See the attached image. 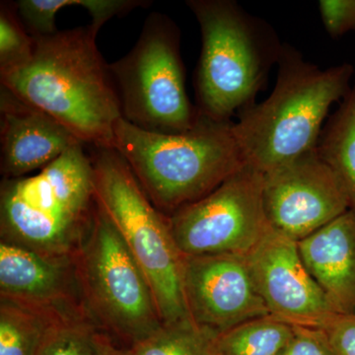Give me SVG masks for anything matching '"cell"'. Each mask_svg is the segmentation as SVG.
Here are the masks:
<instances>
[{"label": "cell", "mask_w": 355, "mask_h": 355, "mask_svg": "<svg viewBox=\"0 0 355 355\" xmlns=\"http://www.w3.org/2000/svg\"><path fill=\"white\" fill-rule=\"evenodd\" d=\"M90 24L33 37L31 57L0 71V86L8 89L83 142L114 149V128L121 116L120 97L109 64Z\"/></svg>", "instance_id": "obj_1"}, {"label": "cell", "mask_w": 355, "mask_h": 355, "mask_svg": "<svg viewBox=\"0 0 355 355\" xmlns=\"http://www.w3.org/2000/svg\"><path fill=\"white\" fill-rule=\"evenodd\" d=\"M277 67L272 92L233 123L245 162L263 175L317 147L331 107L349 94L354 73L349 64H311L288 44Z\"/></svg>", "instance_id": "obj_2"}, {"label": "cell", "mask_w": 355, "mask_h": 355, "mask_svg": "<svg viewBox=\"0 0 355 355\" xmlns=\"http://www.w3.org/2000/svg\"><path fill=\"white\" fill-rule=\"evenodd\" d=\"M113 147L166 216L209 195L246 165L233 121L200 114L193 128L181 133L147 132L121 118L114 125Z\"/></svg>", "instance_id": "obj_3"}, {"label": "cell", "mask_w": 355, "mask_h": 355, "mask_svg": "<svg viewBox=\"0 0 355 355\" xmlns=\"http://www.w3.org/2000/svg\"><path fill=\"white\" fill-rule=\"evenodd\" d=\"M83 146L74 144L36 175L2 180L1 241L49 256H76L97 210L94 168Z\"/></svg>", "instance_id": "obj_4"}, {"label": "cell", "mask_w": 355, "mask_h": 355, "mask_svg": "<svg viewBox=\"0 0 355 355\" xmlns=\"http://www.w3.org/2000/svg\"><path fill=\"white\" fill-rule=\"evenodd\" d=\"M202 34L198 113L219 121L254 104L284 44L272 26L233 0H189Z\"/></svg>", "instance_id": "obj_5"}, {"label": "cell", "mask_w": 355, "mask_h": 355, "mask_svg": "<svg viewBox=\"0 0 355 355\" xmlns=\"http://www.w3.org/2000/svg\"><path fill=\"white\" fill-rule=\"evenodd\" d=\"M94 148L90 156L97 202L146 275L163 324L193 322L184 295V256L169 218L154 207L118 151Z\"/></svg>", "instance_id": "obj_6"}, {"label": "cell", "mask_w": 355, "mask_h": 355, "mask_svg": "<svg viewBox=\"0 0 355 355\" xmlns=\"http://www.w3.org/2000/svg\"><path fill=\"white\" fill-rule=\"evenodd\" d=\"M76 263L84 306L98 330L130 347L163 326L146 275L98 202Z\"/></svg>", "instance_id": "obj_7"}, {"label": "cell", "mask_w": 355, "mask_h": 355, "mask_svg": "<svg viewBox=\"0 0 355 355\" xmlns=\"http://www.w3.org/2000/svg\"><path fill=\"white\" fill-rule=\"evenodd\" d=\"M109 67L121 116L135 127L181 133L197 123L198 110L187 93L179 28L168 16L150 14L132 51Z\"/></svg>", "instance_id": "obj_8"}, {"label": "cell", "mask_w": 355, "mask_h": 355, "mask_svg": "<svg viewBox=\"0 0 355 355\" xmlns=\"http://www.w3.org/2000/svg\"><path fill=\"white\" fill-rule=\"evenodd\" d=\"M263 193V173L246 164L209 195L168 216L180 252L247 256L272 227Z\"/></svg>", "instance_id": "obj_9"}, {"label": "cell", "mask_w": 355, "mask_h": 355, "mask_svg": "<svg viewBox=\"0 0 355 355\" xmlns=\"http://www.w3.org/2000/svg\"><path fill=\"white\" fill-rule=\"evenodd\" d=\"M263 197L270 226L297 242L350 209L317 147L263 175Z\"/></svg>", "instance_id": "obj_10"}, {"label": "cell", "mask_w": 355, "mask_h": 355, "mask_svg": "<svg viewBox=\"0 0 355 355\" xmlns=\"http://www.w3.org/2000/svg\"><path fill=\"white\" fill-rule=\"evenodd\" d=\"M246 261L270 315L294 327L323 328L336 314L308 272L297 241L270 227Z\"/></svg>", "instance_id": "obj_11"}, {"label": "cell", "mask_w": 355, "mask_h": 355, "mask_svg": "<svg viewBox=\"0 0 355 355\" xmlns=\"http://www.w3.org/2000/svg\"><path fill=\"white\" fill-rule=\"evenodd\" d=\"M184 288L193 323L218 335L270 315L245 256H184Z\"/></svg>", "instance_id": "obj_12"}, {"label": "cell", "mask_w": 355, "mask_h": 355, "mask_svg": "<svg viewBox=\"0 0 355 355\" xmlns=\"http://www.w3.org/2000/svg\"><path fill=\"white\" fill-rule=\"evenodd\" d=\"M0 299L60 320L89 318L76 256H49L6 241L0 242Z\"/></svg>", "instance_id": "obj_13"}, {"label": "cell", "mask_w": 355, "mask_h": 355, "mask_svg": "<svg viewBox=\"0 0 355 355\" xmlns=\"http://www.w3.org/2000/svg\"><path fill=\"white\" fill-rule=\"evenodd\" d=\"M0 170L3 179L42 170L83 142L62 123L0 86Z\"/></svg>", "instance_id": "obj_14"}, {"label": "cell", "mask_w": 355, "mask_h": 355, "mask_svg": "<svg viewBox=\"0 0 355 355\" xmlns=\"http://www.w3.org/2000/svg\"><path fill=\"white\" fill-rule=\"evenodd\" d=\"M303 263L331 307L355 314V209L297 242Z\"/></svg>", "instance_id": "obj_15"}, {"label": "cell", "mask_w": 355, "mask_h": 355, "mask_svg": "<svg viewBox=\"0 0 355 355\" xmlns=\"http://www.w3.org/2000/svg\"><path fill=\"white\" fill-rule=\"evenodd\" d=\"M317 148L355 209V83L322 130Z\"/></svg>", "instance_id": "obj_16"}, {"label": "cell", "mask_w": 355, "mask_h": 355, "mask_svg": "<svg viewBox=\"0 0 355 355\" xmlns=\"http://www.w3.org/2000/svg\"><path fill=\"white\" fill-rule=\"evenodd\" d=\"M293 333V326L272 315L257 318L220 334L217 355H279Z\"/></svg>", "instance_id": "obj_17"}, {"label": "cell", "mask_w": 355, "mask_h": 355, "mask_svg": "<svg viewBox=\"0 0 355 355\" xmlns=\"http://www.w3.org/2000/svg\"><path fill=\"white\" fill-rule=\"evenodd\" d=\"M60 321L0 299V355H37L51 327Z\"/></svg>", "instance_id": "obj_18"}, {"label": "cell", "mask_w": 355, "mask_h": 355, "mask_svg": "<svg viewBox=\"0 0 355 355\" xmlns=\"http://www.w3.org/2000/svg\"><path fill=\"white\" fill-rule=\"evenodd\" d=\"M218 336L193 322L163 324L130 349L132 355H217Z\"/></svg>", "instance_id": "obj_19"}, {"label": "cell", "mask_w": 355, "mask_h": 355, "mask_svg": "<svg viewBox=\"0 0 355 355\" xmlns=\"http://www.w3.org/2000/svg\"><path fill=\"white\" fill-rule=\"evenodd\" d=\"M98 331L89 318L58 322L46 333L37 355H99Z\"/></svg>", "instance_id": "obj_20"}, {"label": "cell", "mask_w": 355, "mask_h": 355, "mask_svg": "<svg viewBox=\"0 0 355 355\" xmlns=\"http://www.w3.org/2000/svg\"><path fill=\"white\" fill-rule=\"evenodd\" d=\"M34 38L27 31L15 2L0 4V71L22 64L31 57Z\"/></svg>", "instance_id": "obj_21"}, {"label": "cell", "mask_w": 355, "mask_h": 355, "mask_svg": "<svg viewBox=\"0 0 355 355\" xmlns=\"http://www.w3.org/2000/svg\"><path fill=\"white\" fill-rule=\"evenodd\" d=\"M318 6L324 30L331 38L355 32V0H320Z\"/></svg>", "instance_id": "obj_22"}, {"label": "cell", "mask_w": 355, "mask_h": 355, "mask_svg": "<svg viewBox=\"0 0 355 355\" xmlns=\"http://www.w3.org/2000/svg\"><path fill=\"white\" fill-rule=\"evenodd\" d=\"M321 329L334 355H355V314L336 313Z\"/></svg>", "instance_id": "obj_23"}, {"label": "cell", "mask_w": 355, "mask_h": 355, "mask_svg": "<svg viewBox=\"0 0 355 355\" xmlns=\"http://www.w3.org/2000/svg\"><path fill=\"white\" fill-rule=\"evenodd\" d=\"M279 355H334V354L322 329L294 327L293 336Z\"/></svg>", "instance_id": "obj_24"}, {"label": "cell", "mask_w": 355, "mask_h": 355, "mask_svg": "<svg viewBox=\"0 0 355 355\" xmlns=\"http://www.w3.org/2000/svg\"><path fill=\"white\" fill-rule=\"evenodd\" d=\"M96 343L99 355H132L130 347H119L111 336L102 331H98Z\"/></svg>", "instance_id": "obj_25"}]
</instances>
